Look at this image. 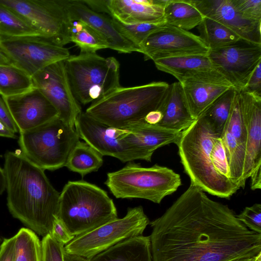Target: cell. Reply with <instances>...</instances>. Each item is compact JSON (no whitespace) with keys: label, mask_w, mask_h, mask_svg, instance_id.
<instances>
[{"label":"cell","mask_w":261,"mask_h":261,"mask_svg":"<svg viewBox=\"0 0 261 261\" xmlns=\"http://www.w3.org/2000/svg\"><path fill=\"white\" fill-rule=\"evenodd\" d=\"M57 217L74 237L118 218L116 206L107 192L83 180L69 181L64 186Z\"/></svg>","instance_id":"obj_5"},{"label":"cell","mask_w":261,"mask_h":261,"mask_svg":"<svg viewBox=\"0 0 261 261\" xmlns=\"http://www.w3.org/2000/svg\"><path fill=\"white\" fill-rule=\"evenodd\" d=\"M0 49L31 77L44 67L65 61L69 50L40 36L0 38Z\"/></svg>","instance_id":"obj_11"},{"label":"cell","mask_w":261,"mask_h":261,"mask_svg":"<svg viewBox=\"0 0 261 261\" xmlns=\"http://www.w3.org/2000/svg\"><path fill=\"white\" fill-rule=\"evenodd\" d=\"M225 130L229 132L241 145L245 147L246 126L238 98V92L231 106L224 131Z\"/></svg>","instance_id":"obj_36"},{"label":"cell","mask_w":261,"mask_h":261,"mask_svg":"<svg viewBox=\"0 0 261 261\" xmlns=\"http://www.w3.org/2000/svg\"><path fill=\"white\" fill-rule=\"evenodd\" d=\"M211 156L212 164L216 172L230 179L225 151L221 138H218L214 144Z\"/></svg>","instance_id":"obj_40"},{"label":"cell","mask_w":261,"mask_h":261,"mask_svg":"<svg viewBox=\"0 0 261 261\" xmlns=\"http://www.w3.org/2000/svg\"><path fill=\"white\" fill-rule=\"evenodd\" d=\"M219 138L209 122L201 115L181 132L176 144L191 184L211 195L228 198L240 188L230 179L218 173L213 167L211 151Z\"/></svg>","instance_id":"obj_3"},{"label":"cell","mask_w":261,"mask_h":261,"mask_svg":"<svg viewBox=\"0 0 261 261\" xmlns=\"http://www.w3.org/2000/svg\"><path fill=\"white\" fill-rule=\"evenodd\" d=\"M204 17L190 0H167L164 18L168 25L188 31L197 27Z\"/></svg>","instance_id":"obj_26"},{"label":"cell","mask_w":261,"mask_h":261,"mask_svg":"<svg viewBox=\"0 0 261 261\" xmlns=\"http://www.w3.org/2000/svg\"><path fill=\"white\" fill-rule=\"evenodd\" d=\"M103 163V155L85 142L79 141L71 151L65 167L83 177L97 171Z\"/></svg>","instance_id":"obj_27"},{"label":"cell","mask_w":261,"mask_h":261,"mask_svg":"<svg viewBox=\"0 0 261 261\" xmlns=\"http://www.w3.org/2000/svg\"><path fill=\"white\" fill-rule=\"evenodd\" d=\"M73 94L79 103H93L120 87L118 61L96 53H80L64 61Z\"/></svg>","instance_id":"obj_7"},{"label":"cell","mask_w":261,"mask_h":261,"mask_svg":"<svg viewBox=\"0 0 261 261\" xmlns=\"http://www.w3.org/2000/svg\"><path fill=\"white\" fill-rule=\"evenodd\" d=\"M149 224L152 261H231L261 252L260 233L192 184Z\"/></svg>","instance_id":"obj_1"},{"label":"cell","mask_w":261,"mask_h":261,"mask_svg":"<svg viewBox=\"0 0 261 261\" xmlns=\"http://www.w3.org/2000/svg\"><path fill=\"white\" fill-rule=\"evenodd\" d=\"M125 140L143 153L150 162L154 151L171 143L176 144L181 132L169 129L158 125L144 122L130 128Z\"/></svg>","instance_id":"obj_22"},{"label":"cell","mask_w":261,"mask_h":261,"mask_svg":"<svg viewBox=\"0 0 261 261\" xmlns=\"http://www.w3.org/2000/svg\"><path fill=\"white\" fill-rule=\"evenodd\" d=\"M91 261H152L149 236L125 240L95 255Z\"/></svg>","instance_id":"obj_24"},{"label":"cell","mask_w":261,"mask_h":261,"mask_svg":"<svg viewBox=\"0 0 261 261\" xmlns=\"http://www.w3.org/2000/svg\"><path fill=\"white\" fill-rule=\"evenodd\" d=\"M197 27L199 36L209 50L228 46L242 40L226 26L207 17H204Z\"/></svg>","instance_id":"obj_28"},{"label":"cell","mask_w":261,"mask_h":261,"mask_svg":"<svg viewBox=\"0 0 261 261\" xmlns=\"http://www.w3.org/2000/svg\"><path fill=\"white\" fill-rule=\"evenodd\" d=\"M4 159L9 212L37 233L43 237L49 233L58 216L60 193L53 186L44 170L20 150L6 152Z\"/></svg>","instance_id":"obj_2"},{"label":"cell","mask_w":261,"mask_h":261,"mask_svg":"<svg viewBox=\"0 0 261 261\" xmlns=\"http://www.w3.org/2000/svg\"><path fill=\"white\" fill-rule=\"evenodd\" d=\"M237 218L249 229L261 234V204L246 207Z\"/></svg>","instance_id":"obj_38"},{"label":"cell","mask_w":261,"mask_h":261,"mask_svg":"<svg viewBox=\"0 0 261 261\" xmlns=\"http://www.w3.org/2000/svg\"><path fill=\"white\" fill-rule=\"evenodd\" d=\"M64 261H91L90 259L80 256L69 254L64 251Z\"/></svg>","instance_id":"obj_49"},{"label":"cell","mask_w":261,"mask_h":261,"mask_svg":"<svg viewBox=\"0 0 261 261\" xmlns=\"http://www.w3.org/2000/svg\"><path fill=\"white\" fill-rule=\"evenodd\" d=\"M42 261H64V245L50 233L44 236L41 241Z\"/></svg>","instance_id":"obj_37"},{"label":"cell","mask_w":261,"mask_h":261,"mask_svg":"<svg viewBox=\"0 0 261 261\" xmlns=\"http://www.w3.org/2000/svg\"><path fill=\"white\" fill-rule=\"evenodd\" d=\"M167 0H110V16L126 23L150 22L164 18Z\"/></svg>","instance_id":"obj_20"},{"label":"cell","mask_w":261,"mask_h":261,"mask_svg":"<svg viewBox=\"0 0 261 261\" xmlns=\"http://www.w3.org/2000/svg\"><path fill=\"white\" fill-rule=\"evenodd\" d=\"M158 110L162 117L156 125L169 129L182 132L195 120L189 111L182 86L178 82L169 85Z\"/></svg>","instance_id":"obj_21"},{"label":"cell","mask_w":261,"mask_h":261,"mask_svg":"<svg viewBox=\"0 0 261 261\" xmlns=\"http://www.w3.org/2000/svg\"><path fill=\"white\" fill-rule=\"evenodd\" d=\"M0 4L17 14L40 36L62 46L70 42V20L65 1L0 0Z\"/></svg>","instance_id":"obj_10"},{"label":"cell","mask_w":261,"mask_h":261,"mask_svg":"<svg viewBox=\"0 0 261 261\" xmlns=\"http://www.w3.org/2000/svg\"><path fill=\"white\" fill-rule=\"evenodd\" d=\"M145 60L187 56L207 55L209 49L199 36L167 25L150 35L140 45Z\"/></svg>","instance_id":"obj_15"},{"label":"cell","mask_w":261,"mask_h":261,"mask_svg":"<svg viewBox=\"0 0 261 261\" xmlns=\"http://www.w3.org/2000/svg\"><path fill=\"white\" fill-rule=\"evenodd\" d=\"M32 79L34 87L40 90L55 107L58 117L74 128L76 119L82 110L72 92L64 61L44 67Z\"/></svg>","instance_id":"obj_14"},{"label":"cell","mask_w":261,"mask_h":261,"mask_svg":"<svg viewBox=\"0 0 261 261\" xmlns=\"http://www.w3.org/2000/svg\"><path fill=\"white\" fill-rule=\"evenodd\" d=\"M65 6L70 21L81 20L90 25L106 40L109 48L121 53H141L119 32L110 16L91 10L81 0L65 1Z\"/></svg>","instance_id":"obj_18"},{"label":"cell","mask_w":261,"mask_h":261,"mask_svg":"<svg viewBox=\"0 0 261 261\" xmlns=\"http://www.w3.org/2000/svg\"><path fill=\"white\" fill-rule=\"evenodd\" d=\"M0 137L15 138V133L10 130L4 123L0 121Z\"/></svg>","instance_id":"obj_48"},{"label":"cell","mask_w":261,"mask_h":261,"mask_svg":"<svg viewBox=\"0 0 261 261\" xmlns=\"http://www.w3.org/2000/svg\"><path fill=\"white\" fill-rule=\"evenodd\" d=\"M150 221L142 206L128 208L126 215L74 237L64 251L90 259L127 239L141 236Z\"/></svg>","instance_id":"obj_9"},{"label":"cell","mask_w":261,"mask_h":261,"mask_svg":"<svg viewBox=\"0 0 261 261\" xmlns=\"http://www.w3.org/2000/svg\"><path fill=\"white\" fill-rule=\"evenodd\" d=\"M34 87L32 77L13 64H0V95L8 97L24 93Z\"/></svg>","instance_id":"obj_29"},{"label":"cell","mask_w":261,"mask_h":261,"mask_svg":"<svg viewBox=\"0 0 261 261\" xmlns=\"http://www.w3.org/2000/svg\"><path fill=\"white\" fill-rule=\"evenodd\" d=\"M15 237V261H42L41 241L33 230L21 228Z\"/></svg>","instance_id":"obj_33"},{"label":"cell","mask_w":261,"mask_h":261,"mask_svg":"<svg viewBox=\"0 0 261 261\" xmlns=\"http://www.w3.org/2000/svg\"><path fill=\"white\" fill-rule=\"evenodd\" d=\"M49 233L64 245L69 243L74 238V236L71 234L57 217L53 221L52 228Z\"/></svg>","instance_id":"obj_42"},{"label":"cell","mask_w":261,"mask_h":261,"mask_svg":"<svg viewBox=\"0 0 261 261\" xmlns=\"http://www.w3.org/2000/svg\"><path fill=\"white\" fill-rule=\"evenodd\" d=\"M207 55L162 58L153 62L159 70L172 75L178 81L194 72L215 69Z\"/></svg>","instance_id":"obj_25"},{"label":"cell","mask_w":261,"mask_h":261,"mask_svg":"<svg viewBox=\"0 0 261 261\" xmlns=\"http://www.w3.org/2000/svg\"><path fill=\"white\" fill-rule=\"evenodd\" d=\"M193 118L196 120L231 86L203 81L180 83Z\"/></svg>","instance_id":"obj_23"},{"label":"cell","mask_w":261,"mask_h":261,"mask_svg":"<svg viewBox=\"0 0 261 261\" xmlns=\"http://www.w3.org/2000/svg\"><path fill=\"white\" fill-rule=\"evenodd\" d=\"M238 98L246 130L243 176L246 182L254 171L261 168V97L241 91L238 92Z\"/></svg>","instance_id":"obj_19"},{"label":"cell","mask_w":261,"mask_h":261,"mask_svg":"<svg viewBox=\"0 0 261 261\" xmlns=\"http://www.w3.org/2000/svg\"><path fill=\"white\" fill-rule=\"evenodd\" d=\"M15 237L5 239L0 246V261H15Z\"/></svg>","instance_id":"obj_43"},{"label":"cell","mask_w":261,"mask_h":261,"mask_svg":"<svg viewBox=\"0 0 261 261\" xmlns=\"http://www.w3.org/2000/svg\"><path fill=\"white\" fill-rule=\"evenodd\" d=\"M74 128L80 138L103 156L114 157L123 163L136 160L147 162L143 153L126 141L128 130L108 125L83 111L76 119Z\"/></svg>","instance_id":"obj_12"},{"label":"cell","mask_w":261,"mask_h":261,"mask_svg":"<svg viewBox=\"0 0 261 261\" xmlns=\"http://www.w3.org/2000/svg\"><path fill=\"white\" fill-rule=\"evenodd\" d=\"M205 17L226 26L247 42L261 45V22L244 18L232 0H190Z\"/></svg>","instance_id":"obj_17"},{"label":"cell","mask_w":261,"mask_h":261,"mask_svg":"<svg viewBox=\"0 0 261 261\" xmlns=\"http://www.w3.org/2000/svg\"><path fill=\"white\" fill-rule=\"evenodd\" d=\"M40 36L26 21L0 4V38Z\"/></svg>","instance_id":"obj_34"},{"label":"cell","mask_w":261,"mask_h":261,"mask_svg":"<svg viewBox=\"0 0 261 261\" xmlns=\"http://www.w3.org/2000/svg\"><path fill=\"white\" fill-rule=\"evenodd\" d=\"M69 34L70 42L80 48V53H96L100 49L109 48L106 40L82 21H71Z\"/></svg>","instance_id":"obj_31"},{"label":"cell","mask_w":261,"mask_h":261,"mask_svg":"<svg viewBox=\"0 0 261 261\" xmlns=\"http://www.w3.org/2000/svg\"><path fill=\"white\" fill-rule=\"evenodd\" d=\"M252 261H261V252L255 256Z\"/></svg>","instance_id":"obj_53"},{"label":"cell","mask_w":261,"mask_h":261,"mask_svg":"<svg viewBox=\"0 0 261 261\" xmlns=\"http://www.w3.org/2000/svg\"><path fill=\"white\" fill-rule=\"evenodd\" d=\"M237 91L232 87L218 98L201 115L221 137Z\"/></svg>","instance_id":"obj_32"},{"label":"cell","mask_w":261,"mask_h":261,"mask_svg":"<svg viewBox=\"0 0 261 261\" xmlns=\"http://www.w3.org/2000/svg\"><path fill=\"white\" fill-rule=\"evenodd\" d=\"M112 17L119 32L140 49L141 43L150 35L163 29L167 25L164 18L154 22L126 23Z\"/></svg>","instance_id":"obj_35"},{"label":"cell","mask_w":261,"mask_h":261,"mask_svg":"<svg viewBox=\"0 0 261 261\" xmlns=\"http://www.w3.org/2000/svg\"><path fill=\"white\" fill-rule=\"evenodd\" d=\"M242 91L261 97V62L257 64Z\"/></svg>","instance_id":"obj_41"},{"label":"cell","mask_w":261,"mask_h":261,"mask_svg":"<svg viewBox=\"0 0 261 261\" xmlns=\"http://www.w3.org/2000/svg\"><path fill=\"white\" fill-rule=\"evenodd\" d=\"M255 257V256H254ZM254 257L246 256L240 257L231 261H252Z\"/></svg>","instance_id":"obj_52"},{"label":"cell","mask_w":261,"mask_h":261,"mask_svg":"<svg viewBox=\"0 0 261 261\" xmlns=\"http://www.w3.org/2000/svg\"><path fill=\"white\" fill-rule=\"evenodd\" d=\"M162 113L158 110L150 112L145 118V121L148 124L156 125L161 121Z\"/></svg>","instance_id":"obj_47"},{"label":"cell","mask_w":261,"mask_h":261,"mask_svg":"<svg viewBox=\"0 0 261 261\" xmlns=\"http://www.w3.org/2000/svg\"><path fill=\"white\" fill-rule=\"evenodd\" d=\"M19 134L21 152L44 170L53 171L65 166L71 151L80 141L75 128L59 117Z\"/></svg>","instance_id":"obj_8"},{"label":"cell","mask_w":261,"mask_h":261,"mask_svg":"<svg viewBox=\"0 0 261 261\" xmlns=\"http://www.w3.org/2000/svg\"><path fill=\"white\" fill-rule=\"evenodd\" d=\"M13 64L9 58L0 49V64L9 65Z\"/></svg>","instance_id":"obj_51"},{"label":"cell","mask_w":261,"mask_h":261,"mask_svg":"<svg viewBox=\"0 0 261 261\" xmlns=\"http://www.w3.org/2000/svg\"><path fill=\"white\" fill-rule=\"evenodd\" d=\"M0 241H1V240H0Z\"/></svg>","instance_id":"obj_54"},{"label":"cell","mask_w":261,"mask_h":261,"mask_svg":"<svg viewBox=\"0 0 261 261\" xmlns=\"http://www.w3.org/2000/svg\"><path fill=\"white\" fill-rule=\"evenodd\" d=\"M250 177H251V189L252 190H260L261 188V168L254 171Z\"/></svg>","instance_id":"obj_46"},{"label":"cell","mask_w":261,"mask_h":261,"mask_svg":"<svg viewBox=\"0 0 261 261\" xmlns=\"http://www.w3.org/2000/svg\"><path fill=\"white\" fill-rule=\"evenodd\" d=\"M237 11L246 19L261 22L260 0H232Z\"/></svg>","instance_id":"obj_39"},{"label":"cell","mask_w":261,"mask_h":261,"mask_svg":"<svg viewBox=\"0 0 261 261\" xmlns=\"http://www.w3.org/2000/svg\"><path fill=\"white\" fill-rule=\"evenodd\" d=\"M3 98L19 133L58 117L55 107L34 87L22 94Z\"/></svg>","instance_id":"obj_16"},{"label":"cell","mask_w":261,"mask_h":261,"mask_svg":"<svg viewBox=\"0 0 261 261\" xmlns=\"http://www.w3.org/2000/svg\"><path fill=\"white\" fill-rule=\"evenodd\" d=\"M169 85L165 82H153L120 87L91 103L85 112L108 125L129 130L145 122L147 114L159 109Z\"/></svg>","instance_id":"obj_4"},{"label":"cell","mask_w":261,"mask_h":261,"mask_svg":"<svg viewBox=\"0 0 261 261\" xmlns=\"http://www.w3.org/2000/svg\"><path fill=\"white\" fill-rule=\"evenodd\" d=\"M0 121L14 133L18 130L9 113L3 97L0 95Z\"/></svg>","instance_id":"obj_44"},{"label":"cell","mask_w":261,"mask_h":261,"mask_svg":"<svg viewBox=\"0 0 261 261\" xmlns=\"http://www.w3.org/2000/svg\"><path fill=\"white\" fill-rule=\"evenodd\" d=\"M91 10L110 16L109 10L110 0H81Z\"/></svg>","instance_id":"obj_45"},{"label":"cell","mask_w":261,"mask_h":261,"mask_svg":"<svg viewBox=\"0 0 261 261\" xmlns=\"http://www.w3.org/2000/svg\"><path fill=\"white\" fill-rule=\"evenodd\" d=\"M105 184L117 198H140L160 203L181 185L180 175L157 164L143 167L129 162L122 168L107 173Z\"/></svg>","instance_id":"obj_6"},{"label":"cell","mask_w":261,"mask_h":261,"mask_svg":"<svg viewBox=\"0 0 261 261\" xmlns=\"http://www.w3.org/2000/svg\"><path fill=\"white\" fill-rule=\"evenodd\" d=\"M207 55L214 68L239 92L261 62V45L241 40L228 46L209 50Z\"/></svg>","instance_id":"obj_13"},{"label":"cell","mask_w":261,"mask_h":261,"mask_svg":"<svg viewBox=\"0 0 261 261\" xmlns=\"http://www.w3.org/2000/svg\"><path fill=\"white\" fill-rule=\"evenodd\" d=\"M221 138L225 151L230 178L240 188H244L246 182L243 179L245 147L241 145L228 131H224Z\"/></svg>","instance_id":"obj_30"},{"label":"cell","mask_w":261,"mask_h":261,"mask_svg":"<svg viewBox=\"0 0 261 261\" xmlns=\"http://www.w3.org/2000/svg\"><path fill=\"white\" fill-rule=\"evenodd\" d=\"M6 190V179L4 171L0 167V195Z\"/></svg>","instance_id":"obj_50"}]
</instances>
